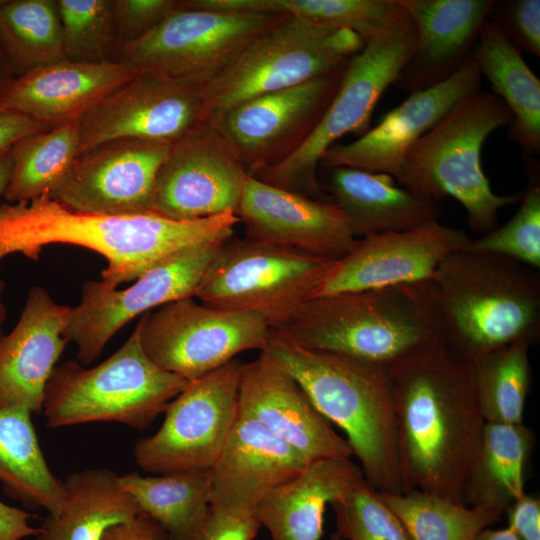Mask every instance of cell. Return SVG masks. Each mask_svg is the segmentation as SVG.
Masks as SVG:
<instances>
[{
  "label": "cell",
  "instance_id": "obj_26",
  "mask_svg": "<svg viewBox=\"0 0 540 540\" xmlns=\"http://www.w3.org/2000/svg\"><path fill=\"white\" fill-rule=\"evenodd\" d=\"M415 27V45L395 85L405 92L440 84L472 57L495 0H399Z\"/></svg>",
  "mask_w": 540,
  "mask_h": 540
},
{
  "label": "cell",
  "instance_id": "obj_41",
  "mask_svg": "<svg viewBox=\"0 0 540 540\" xmlns=\"http://www.w3.org/2000/svg\"><path fill=\"white\" fill-rule=\"evenodd\" d=\"M337 533L346 540H413L366 480L330 504Z\"/></svg>",
  "mask_w": 540,
  "mask_h": 540
},
{
  "label": "cell",
  "instance_id": "obj_6",
  "mask_svg": "<svg viewBox=\"0 0 540 540\" xmlns=\"http://www.w3.org/2000/svg\"><path fill=\"white\" fill-rule=\"evenodd\" d=\"M512 113L494 93L475 91L458 101L407 151L402 185L416 196L440 203L457 200L468 227L485 234L498 227L501 208L522 193L493 192L482 167V148L497 129L510 126Z\"/></svg>",
  "mask_w": 540,
  "mask_h": 540
},
{
  "label": "cell",
  "instance_id": "obj_8",
  "mask_svg": "<svg viewBox=\"0 0 540 540\" xmlns=\"http://www.w3.org/2000/svg\"><path fill=\"white\" fill-rule=\"evenodd\" d=\"M415 36L413 21L403 7L387 28L350 59L335 97L303 145L281 163L252 177L322 200L324 191L317 176L322 154L342 136L362 135L369 129L376 104L413 52Z\"/></svg>",
  "mask_w": 540,
  "mask_h": 540
},
{
  "label": "cell",
  "instance_id": "obj_44",
  "mask_svg": "<svg viewBox=\"0 0 540 540\" xmlns=\"http://www.w3.org/2000/svg\"><path fill=\"white\" fill-rule=\"evenodd\" d=\"M260 527L256 514L210 507L201 540H254Z\"/></svg>",
  "mask_w": 540,
  "mask_h": 540
},
{
  "label": "cell",
  "instance_id": "obj_9",
  "mask_svg": "<svg viewBox=\"0 0 540 540\" xmlns=\"http://www.w3.org/2000/svg\"><path fill=\"white\" fill-rule=\"evenodd\" d=\"M365 43L353 30L286 15L203 87L209 122L251 98L344 69Z\"/></svg>",
  "mask_w": 540,
  "mask_h": 540
},
{
  "label": "cell",
  "instance_id": "obj_17",
  "mask_svg": "<svg viewBox=\"0 0 540 540\" xmlns=\"http://www.w3.org/2000/svg\"><path fill=\"white\" fill-rule=\"evenodd\" d=\"M171 145L127 138L84 150L49 198L83 213H153L157 174Z\"/></svg>",
  "mask_w": 540,
  "mask_h": 540
},
{
  "label": "cell",
  "instance_id": "obj_16",
  "mask_svg": "<svg viewBox=\"0 0 540 540\" xmlns=\"http://www.w3.org/2000/svg\"><path fill=\"white\" fill-rule=\"evenodd\" d=\"M208 122L203 86L139 71L80 118L78 153L127 138L174 144Z\"/></svg>",
  "mask_w": 540,
  "mask_h": 540
},
{
  "label": "cell",
  "instance_id": "obj_51",
  "mask_svg": "<svg viewBox=\"0 0 540 540\" xmlns=\"http://www.w3.org/2000/svg\"><path fill=\"white\" fill-rule=\"evenodd\" d=\"M13 66L0 44V92L14 77L12 76Z\"/></svg>",
  "mask_w": 540,
  "mask_h": 540
},
{
  "label": "cell",
  "instance_id": "obj_39",
  "mask_svg": "<svg viewBox=\"0 0 540 540\" xmlns=\"http://www.w3.org/2000/svg\"><path fill=\"white\" fill-rule=\"evenodd\" d=\"M527 159L528 185L516 214L503 226L472 239L463 248L497 255L540 269V178L538 165Z\"/></svg>",
  "mask_w": 540,
  "mask_h": 540
},
{
  "label": "cell",
  "instance_id": "obj_50",
  "mask_svg": "<svg viewBox=\"0 0 540 540\" xmlns=\"http://www.w3.org/2000/svg\"><path fill=\"white\" fill-rule=\"evenodd\" d=\"M474 540H520L519 537L510 529H491L484 528L481 530Z\"/></svg>",
  "mask_w": 540,
  "mask_h": 540
},
{
  "label": "cell",
  "instance_id": "obj_45",
  "mask_svg": "<svg viewBox=\"0 0 540 540\" xmlns=\"http://www.w3.org/2000/svg\"><path fill=\"white\" fill-rule=\"evenodd\" d=\"M508 528L520 540H540V500L524 493L506 509Z\"/></svg>",
  "mask_w": 540,
  "mask_h": 540
},
{
  "label": "cell",
  "instance_id": "obj_43",
  "mask_svg": "<svg viewBox=\"0 0 540 540\" xmlns=\"http://www.w3.org/2000/svg\"><path fill=\"white\" fill-rule=\"evenodd\" d=\"M178 7L179 0H113L119 48L151 32Z\"/></svg>",
  "mask_w": 540,
  "mask_h": 540
},
{
  "label": "cell",
  "instance_id": "obj_37",
  "mask_svg": "<svg viewBox=\"0 0 540 540\" xmlns=\"http://www.w3.org/2000/svg\"><path fill=\"white\" fill-rule=\"evenodd\" d=\"M0 44L21 74L66 59L56 1L5 0L0 6Z\"/></svg>",
  "mask_w": 540,
  "mask_h": 540
},
{
  "label": "cell",
  "instance_id": "obj_34",
  "mask_svg": "<svg viewBox=\"0 0 540 540\" xmlns=\"http://www.w3.org/2000/svg\"><path fill=\"white\" fill-rule=\"evenodd\" d=\"M79 125L70 122L18 140L11 148L12 171L4 198L9 203L50 197L79 152Z\"/></svg>",
  "mask_w": 540,
  "mask_h": 540
},
{
  "label": "cell",
  "instance_id": "obj_3",
  "mask_svg": "<svg viewBox=\"0 0 540 540\" xmlns=\"http://www.w3.org/2000/svg\"><path fill=\"white\" fill-rule=\"evenodd\" d=\"M260 352L288 372L316 409L346 434L367 483L381 492L405 491L386 366L306 349L272 328Z\"/></svg>",
  "mask_w": 540,
  "mask_h": 540
},
{
  "label": "cell",
  "instance_id": "obj_47",
  "mask_svg": "<svg viewBox=\"0 0 540 540\" xmlns=\"http://www.w3.org/2000/svg\"><path fill=\"white\" fill-rule=\"evenodd\" d=\"M49 129L16 111L0 109V153L10 149L21 138Z\"/></svg>",
  "mask_w": 540,
  "mask_h": 540
},
{
  "label": "cell",
  "instance_id": "obj_35",
  "mask_svg": "<svg viewBox=\"0 0 540 540\" xmlns=\"http://www.w3.org/2000/svg\"><path fill=\"white\" fill-rule=\"evenodd\" d=\"M378 495L413 540H474L505 513L497 507L467 506L417 489L401 494L378 491Z\"/></svg>",
  "mask_w": 540,
  "mask_h": 540
},
{
  "label": "cell",
  "instance_id": "obj_49",
  "mask_svg": "<svg viewBox=\"0 0 540 540\" xmlns=\"http://www.w3.org/2000/svg\"><path fill=\"white\" fill-rule=\"evenodd\" d=\"M11 148L0 153V198L4 196L12 171L13 160Z\"/></svg>",
  "mask_w": 540,
  "mask_h": 540
},
{
  "label": "cell",
  "instance_id": "obj_33",
  "mask_svg": "<svg viewBox=\"0 0 540 540\" xmlns=\"http://www.w3.org/2000/svg\"><path fill=\"white\" fill-rule=\"evenodd\" d=\"M534 444L535 435L524 423L485 422L463 504L506 511L525 493L524 471Z\"/></svg>",
  "mask_w": 540,
  "mask_h": 540
},
{
  "label": "cell",
  "instance_id": "obj_22",
  "mask_svg": "<svg viewBox=\"0 0 540 540\" xmlns=\"http://www.w3.org/2000/svg\"><path fill=\"white\" fill-rule=\"evenodd\" d=\"M238 404L239 416L258 421L309 462L353 456L347 440L316 409L299 383L264 353L243 363Z\"/></svg>",
  "mask_w": 540,
  "mask_h": 540
},
{
  "label": "cell",
  "instance_id": "obj_12",
  "mask_svg": "<svg viewBox=\"0 0 540 540\" xmlns=\"http://www.w3.org/2000/svg\"><path fill=\"white\" fill-rule=\"evenodd\" d=\"M242 365L235 358L189 381L160 428L135 443L137 465L155 474L210 470L239 418Z\"/></svg>",
  "mask_w": 540,
  "mask_h": 540
},
{
  "label": "cell",
  "instance_id": "obj_53",
  "mask_svg": "<svg viewBox=\"0 0 540 540\" xmlns=\"http://www.w3.org/2000/svg\"><path fill=\"white\" fill-rule=\"evenodd\" d=\"M329 540H343V538L336 532L330 536Z\"/></svg>",
  "mask_w": 540,
  "mask_h": 540
},
{
  "label": "cell",
  "instance_id": "obj_30",
  "mask_svg": "<svg viewBox=\"0 0 540 540\" xmlns=\"http://www.w3.org/2000/svg\"><path fill=\"white\" fill-rule=\"evenodd\" d=\"M65 500L60 512L48 514L33 540H101L112 525L124 522L140 510L108 469H86L65 480Z\"/></svg>",
  "mask_w": 540,
  "mask_h": 540
},
{
  "label": "cell",
  "instance_id": "obj_29",
  "mask_svg": "<svg viewBox=\"0 0 540 540\" xmlns=\"http://www.w3.org/2000/svg\"><path fill=\"white\" fill-rule=\"evenodd\" d=\"M471 59L512 113L510 139L527 154L539 153L540 80L489 18L480 30Z\"/></svg>",
  "mask_w": 540,
  "mask_h": 540
},
{
  "label": "cell",
  "instance_id": "obj_28",
  "mask_svg": "<svg viewBox=\"0 0 540 540\" xmlns=\"http://www.w3.org/2000/svg\"><path fill=\"white\" fill-rule=\"evenodd\" d=\"M331 200L345 215L355 237L404 231L442 213L440 203L422 199L384 173L349 167L330 168Z\"/></svg>",
  "mask_w": 540,
  "mask_h": 540
},
{
  "label": "cell",
  "instance_id": "obj_27",
  "mask_svg": "<svg viewBox=\"0 0 540 540\" xmlns=\"http://www.w3.org/2000/svg\"><path fill=\"white\" fill-rule=\"evenodd\" d=\"M364 480L350 458L317 460L271 490L255 514L272 540H320L327 506Z\"/></svg>",
  "mask_w": 540,
  "mask_h": 540
},
{
  "label": "cell",
  "instance_id": "obj_42",
  "mask_svg": "<svg viewBox=\"0 0 540 540\" xmlns=\"http://www.w3.org/2000/svg\"><path fill=\"white\" fill-rule=\"evenodd\" d=\"M488 18L520 52L540 56V0L495 1Z\"/></svg>",
  "mask_w": 540,
  "mask_h": 540
},
{
  "label": "cell",
  "instance_id": "obj_21",
  "mask_svg": "<svg viewBox=\"0 0 540 540\" xmlns=\"http://www.w3.org/2000/svg\"><path fill=\"white\" fill-rule=\"evenodd\" d=\"M248 237L276 247L338 260L358 238L336 204L248 176L236 210Z\"/></svg>",
  "mask_w": 540,
  "mask_h": 540
},
{
  "label": "cell",
  "instance_id": "obj_4",
  "mask_svg": "<svg viewBox=\"0 0 540 540\" xmlns=\"http://www.w3.org/2000/svg\"><path fill=\"white\" fill-rule=\"evenodd\" d=\"M441 338L472 363L515 341L540 340L539 270L465 249L426 280Z\"/></svg>",
  "mask_w": 540,
  "mask_h": 540
},
{
  "label": "cell",
  "instance_id": "obj_31",
  "mask_svg": "<svg viewBox=\"0 0 540 540\" xmlns=\"http://www.w3.org/2000/svg\"><path fill=\"white\" fill-rule=\"evenodd\" d=\"M22 408H0V482L7 495L29 509L60 512L63 480L49 469L31 420Z\"/></svg>",
  "mask_w": 540,
  "mask_h": 540
},
{
  "label": "cell",
  "instance_id": "obj_36",
  "mask_svg": "<svg viewBox=\"0 0 540 540\" xmlns=\"http://www.w3.org/2000/svg\"><path fill=\"white\" fill-rule=\"evenodd\" d=\"M220 9L288 15L329 28H346L367 42L403 11L399 0H215Z\"/></svg>",
  "mask_w": 540,
  "mask_h": 540
},
{
  "label": "cell",
  "instance_id": "obj_1",
  "mask_svg": "<svg viewBox=\"0 0 540 540\" xmlns=\"http://www.w3.org/2000/svg\"><path fill=\"white\" fill-rule=\"evenodd\" d=\"M387 370L405 491L463 503L485 424L472 364L438 337Z\"/></svg>",
  "mask_w": 540,
  "mask_h": 540
},
{
  "label": "cell",
  "instance_id": "obj_11",
  "mask_svg": "<svg viewBox=\"0 0 540 540\" xmlns=\"http://www.w3.org/2000/svg\"><path fill=\"white\" fill-rule=\"evenodd\" d=\"M286 15L179 7L151 32L119 48V60L205 86Z\"/></svg>",
  "mask_w": 540,
  "mask_h": 540
},
{
  "label": "cell",
  "instance_id": "obj_2",
  "mask_svg": "<svg viewBox=\"0 0 540 540\" xmlns=\"http://www.w3.org/2000/svg\"><path fill=\"white\" fill-rule=\"evenodd\" d=\"M239 222L234 212L177 221L155 213H83L48 197L4 203L0 205V263L15 253L37 260L49 244L81 246L106 259L101 281L117 288L181 251L227 241Z\"/></svg>",
  "mask_w": 540,
  "mask_h": 540
},
{
  "label": "cell",
  "instance_id": "obj_54",
  "mask_svg": "<svg viewBox=\"0 0 540 540\" xmlns=\"http://www.w3.org/2000/svg\"><path fill=\"white\" fill-rule=\"evenodd\" d=\"M5 2V0H0V6Z\"/></svg>",
  "mask_w": 540,
  "mask_h": 540
},
{
  "label": "cell",
  "instance_id": "obj_24",
  "mask_svg": "<svg viewBox=\"0 0 540 540\" xmlns=\"http://www.w3.org/2000/svg\"><path fill=\"white\" fill-rule=\"evenodd\" d=\"M69 312L42 286L29 290L17 324L0 340V408L42 413L45 387L67 344Z\"/></svg>",
  "mask_w": 540,
  "mask_h": 540
},
{
  "label": "cell",
  "instance_id": "obj_23",
  "mask_svg": "<svg viewBox=\"0 0 540 540\" xmlns=\"http://www.w3.org/2000/svg\"><path fill=\"white\" fill-rule=\"evenodd\" d=\"M138 72L117 61L62 59L14 77L0 92V109L24 114L47 128L78 122Z\"/></svg>",
  "mask_w": 540,
  "mask_h": 540
},
{
  "label": "cell",
  "instance_id": "obj_10",
  "mask_svg": "<svg viewBox=\"0 0 540 540\" xmlns=\"http://www.w3.org/2000/svg\"><path fill=\"white\" fill-rule=\"evenodd\" d=\"M334 260L250 237L225 241L194 297L219 310L260 315L270 328L310 299Z\"/></svg>",
  "mask_w": 540,
  "mask_h": 540
},
{
  "label": "cell",
  "instance_id": "obj_14",
  "mask_svg": "<svg viewBox=\"0 0 540 540\" xmlns=\"http://www.w3.org/2000/svg\"><path fill=\"white\" fill-rule=\"evenodd\" d=\"M224 243V242H223ZM223 243L195 246L143 273L123 289L102 281L83 284L80 303L68 314L63 337L77 346V360L91 364L124 325L167 303L194 297L207 268Z\"/></svg>",
  "mask_w": 540,
  "mask_h": 540
},
{
  "label": "cell",
  "instance_id": "obj_48",
  "mask_svg": "<svg viewBox=\"0 0 540 540\" xmlns=\"http://www.w3.org/2000/svg\"><path fill=\"white\" fill-rule=\"evenodd\" d=\"M35 515L0 501V540H22L36 536L40 527L29 524Z\"/></svg>",
  "mask_w": 540,
  "mask_h": 540
},
{
  "label": "cell",
  "instance_id": "obj_7",
  "mask_svg": "<svg viewBox=\"0 0 540 540\" xmlns=\"http://www.w3.org/2000/svg\"><path fill=\"white\" fill-rule=\"evenodd\" d=\"M188 382L146 355L135 327L126 342L95 367L75 360L56 366L45 387L42 412L51 428L117 422L143 430Z\"/></svg>",
  "mask_w": 540,
  "mask_h": 540
},
{
  "label": "cell",
  "instance_id": "obj_38",
  "mask_svg": "<svg viewBox=\"0 0 540 540\" xmlns=\"http://www.w3.org/2000/svg\"><path fill=\"white\" fill-rule=\"evenodd\" d=\"M529 342L519 340L472 362L485 422L521 424L531 384Z\"/></svg>",
  "mask_w": 540,
  "mask_h": 540
},
{
  "label": "cell",
  "instance_id": "obj_20",
  "mask_svg": "<svg viewBox=\"0 0 540 540\" xmlns=\"http://www.w3.org/2000/svg\"><path fill=\"white\" fill-rule=\"evenodd\" d=\"M481 73L470 59L444 82L414 91L358 139L333 144L319 165L349 167L392 176L402 184L404 158L410 147L428 132L458 101L478 91Z\"/></svg>",
  "mask_w": 540,
  "mask_h": 540
},
{
  "label": "cell",
  "instance_id": "obj_13",
  "mask_svg": "<svg viewBox=\"0 0 540 540\" xmlns=\"http://www.w3.org/2000/svg\"><path fill=\"white\" fill-rule=\"evenodd\" d=\"M146 355L160 368L191 381L236 358L262 350L270 326L260 315L179 299L143 314L136 325Z\"/></svg>",
  "mask_w": 540,
  "mask_h": 540
},
{
  "label": "cell",
  "instance_id": "obj_52",
  "mask_svg": "<svg viewBox=\"0 0 540 540\" xmlns=\"http://www.w3.org/2000/svg\"><path fill=\"white\" fill-rule=\"evenodd\" d=\"M4 282L0 279V340L3 337L2 326L6 316V308L3 301Z\"/></svg>",
  "mask_w": 540,
  "mask_h": 540
},
{
  "label": "cell",
  "instance_id": "obj_46",
  "mask_svg": "<svg viewBox=\"0 0 540 540\" xmlns=\"http://www.w3.org/2000/svg\"><path fill=\"white\" fill-rule=\"evenodd\" d=\"M101 540H173L151 516L139 511L127 521L110 526Z\"/></svg>",
  "mask_w": 540,
  "mask_h": 540
},
{
  "label": "cell",
  "instance_id": "obj_40",
  "mask_svg": "<svg viewBox=\"0 0 540 540\" xmlns=\"http://www.w3.org/2000/svg\"><path fill=\"white\" fill-rule=\"evenodd\" d=\"M65 58L74 61H113L107 54L118 45L113 0H57Z\"/></svg>",
  "mask_w": 540,
  "mask_h": 540
},
{
  "label": "cell",
  "instance_id": "obj_32",
  "mask_svg": "<svg viewBox=\"0 0 540 540\" xmlns=\"http://www.w3.org/2000/svg\"><path fill=\"white\" fill-rule=\"evenodd\" d=\"M119 484L173 540H201L210 513V470L155 476L132 472L119 476Z\"/></svg>",
  "mask_w": 540,
  "mask_h": 540
},
{
  "label": "cell",
  "instance_id": "obj_18",
  "mask_svg": "<svg viewBox=\"0 0 540 540\" xmlns=\"http://www.w3.org/2000/svg\"><path fill=\"white\" fill-rule=\"evenodd\" d=\"M248 176L208 122L171 145L157 174L152 212L177 221L236 213Z\"/></svg>",
  "mask_w": 540,
  "mask_h": 540
},
{
  "label": "cell",
  "instance_id": "obj_15",
  "mask_svg": "<svg viewBox=\"0 0 540 540\" xmlns=\"http://www.w3.org/2000/svg\"><path fill=\"white\" fill-rule=\"evenodd\" d=\"M344 69L251 98L210 123L253 176L303 145L335 97Z\"/></svg>",
  "mask_w": 540,
  "mask_h": 540
},
{
  "label": "cell",
  "instance_id": "obj_19",
  "mask_svg": "<svg viewBox=\"0 0 540 540\" xmlns=\"http://www.w3.org/2000/svg\"><path fill=\"white\" fill-rule=\"evenodd\" d=\"M470 240L464 230L438 220L357 239L346 255L333 262L311 298L426 281Z\"/></svg>",
  "mask_w": 540,
  "mask_h": 540
},
{
  "label": "cell",
  "instance_id": "obj_5",
  "mask_svg": "<svg viewBox=\"0 0 540 540\" xmlns=\"http://www.w3.org/2000/svg\"><path fill=\"white\" fill-rule=\"evenodd\" d=\"M272 329L303 348L386 367L441 337L426 281L310 298Z\"/></svg>",
  "mask_w": 540,
  "mask_h": 540
},
{
  "label": "cell",
  "instance_id": "obj_25",
  "mask_svg": "<svg viewBox=\"0 0 540 540\" xmlns=\"http://www.w3.org/2000/svg\"><path fill=\"white\" fill-rule=\"evenodd\" d=\"M308 459L258 421L239 416L210 469V507L255 514L275 487L300 473Z\"/></svg>",
  "mask_w": 540,
  "mask_h": 540
}]
</instances>
